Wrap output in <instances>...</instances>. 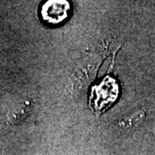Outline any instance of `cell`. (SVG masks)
<instances>
[{
    "label": "cell",
    "mask_w": 155,
    "mask_h": 155,
    "mask_svg": "<svg viewBox=\"0 0 155 155\" xmlns=\"http://www.w3.org/2000/svg\"><path fill=\"white\" fill-rule=\"evenodd\" d=\"M119 95V86L114 78L106 77L91 89V108L101 114L115 102Z\"/></svg>",
    "instance_id": "6da1fadb"
},
{
    "label": "cell",
    "mask_w": 155,
    "mask_h": 155,
    "mask_svg": "<svg viewBox=\"0 0 155 155\" xmlns=\"http://www.w3.org/2000/svg\"><path fill=\"white\" fill-rule=\"evenodd\" d=\"M72 3L67 0H48L40 8L41 22L50 28L67 22L72 12Z\"/></svg>",
    "instance_id": "7a4b0ae2"
}]
</instances>
